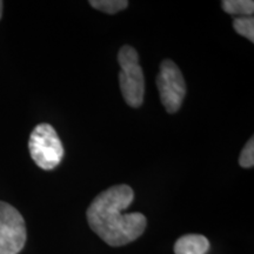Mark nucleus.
Instances as JSON below:
<instances>
[{
	"mask_svg": "<svg viewBox=\"0 0 254 254\" xmlns=\"http://www.w3.org/2000/svg\"><path fill=\"white\" fill-rule=\"evenodd\" d=\"M134 200V192L128 185H116L98 194L88 206V226L107 245L119 247L138 239L147 226L142 213L123 212Z\"/></svg>",
	"mask_w": 254,
	"mask_h": 254,
	"instance_id": "nucleus-1",
	"label": "nucleus"
},
{
	"mask_svg": "<svg viewBox=\"0 0 254 254\" xmlns=\"http://www.w3.org/2000/svg\"><path fill=\"white\" fill-rule=\"evenodd\" d=\"M118 63L122 69L119 84L124 100L128 106L138 109L144 101L145 78L136 50L129 45H124L118 52Z\"/></svg>",
	"mask_w": 254,
	"mask_h": 254,
	"instance_id": "nucleus-2",
	"label": "nucleus"
},
{
	"mask_svg": "<svg viewBox=\"0 0 254 254\" xmlns=\"http://www.w3.org/2000/svg\"><path fill=\"white\" fill-rule=\"evenodd\" d=\"M28 150L34 163L45 171L56 168L64 158L63 142L49 124H40L32 131Z\"/></svg>",
	"mask_w": 254,
	"mask_h": 254,
	"instance_id": "nucleus-3",
	"label": "nucleus"
},
{
	"mask_svg": "<svg viewBox=\"0 0 254 254\" xmlns=\"http://www.w3.org/2000/svg\"><path fill=\"white\" fill-rule=\"evenodd\" d=\"M157 86L165 110L168 113H177L185 99L186 84L180 68L171 59H165L160 64Z\"/></svg>",
	"mask_w": 254,
	"mask_h": 254,
	"instance_id": "nucleus-4",
	"label": "nucleus"
},
{
	"mask_svg": "<svg viewBox=\"0 0 254 254\" xmlns=\"http://www.w3.org/2000/svg\"><path fill=\"white\" fill-rule=\"evenodd\" d=\"M26 226L17 208L0 201V254H19L26 244Z\"/></svg>",
	"mask_w": 254,
	"mask_h": 254,
	"instance_id": "nucleus-5",
	"label": "nucleus"
},
{
	"mask_svg": "<svg viewBox=\"0 0 254 254\" xmlns=\"http://www.w3.org/2000/svg\"><path fill=\"white\" fill-rule=\"evenodd\" d=\"M209 241L201 234H186L174 244L176 254H207L209 251Z\"/></svg>",
	"mask_w": 254,
	"mask_h": 254,
	"instance_id": "nucleus-6",
	"label": "nucleus"
},
{
	"mask_svg": "<svg viewBox=\"0 0 254 254\" xmlns=\"http://www.w3.org/2000/svg\"><path fill=\"white\" fill-rule=\"evenodd\" d=\"M222 9L231 15L252 17L254 12V2L252 0H224L221 1Z\"/></svg>",
	"mask_w": 254,
	"mask_h": 254,
	"instance_id": "nucleus-7",
	"label": "nucleus"
},
{
	"mask_svg": "<svg viewBox=\"0 0 254 254\" xmlns=\"http://www.w3.org/2000/svg\"><path fill=\"white\" fill-rule=\"evenodd\" d=\"M90 5L98 11L107 14H116L127 8L128 1L126 0H91Z\"/></svg>",
	"mask_w": 254,
	"mask_h": 254,
	"instance_id": "nucleus-8",
	"label": "nucleus"
},
{
	"mask_svg": "<svg viewBox=\"0 0 254 254\" xmlns=\"http://www.w3.org/2000/svg\"><path fill=\"white\" fill-rule=\"evenodd\" d=\"M233 27L238 34L245 37L250 41H254V19L253 17L236 18L233 21Z\"/></svg>",
	"mask_w": 254,
	"mask_h": 254,
	"instance_id": "nucleus-9",
	"label": "nucleus"
},
{
	"mask_svg": "<svg viewBox=\"0 0 254 254\" xmlns=\"http://www.w3.org/2000/svg\"><path fill=\"white\" fill-rule=\"evenodd\" d=\"M239 165L244 168H252L254 166V139L251 138L241 151Z\"/></svg>",
	"mask_w": 254,
	"mask_h": 254,
	"instance_id": "nucleus-10",
	"label": "nucleus"
},
{
	"mask_svg": "<svg viewBox=\"0 0 254 254\" xmlns=\"http://www.w3.org/2000/svg\"><path fill=\"white\" fill-rule=\"evenodd\" d=\"M2 5H4V2L0 1V19H1V15H2Z\"/></svg>",
	"mask_w": 254,
	"mask_h": 254,
	"instance_id": "nucleus-11",
	"label": "nucleus"
}]
</instances>
